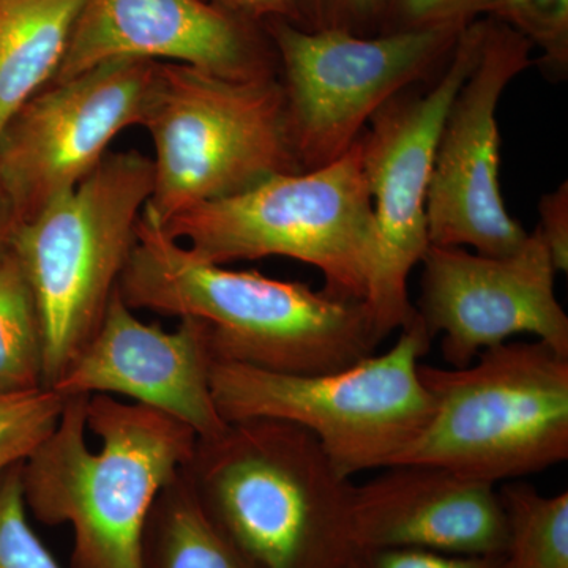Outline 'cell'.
Listing matches in <instances>:
<instances>
[{
	"label": "cell",
	"instance_id": "obj_2",
	"mask_svg": "<svg viewBox=\"0 0 568 568\" xmlns=\"http://www.w3.org/2000/svg\"><path fill=\"white\" fill-rule=\"evenodd\" d=\"M196 439L151 407L67 396L54 432L22 462L26 507L43 525L69 523L71 568H144L153 503L190 462Z\"/></svg>",
	"mask_w": 568,
	"mask_h": 568
},
{
	"label": "cell",
	"instance_id": "obj_16",
	"mask_svg": "<svg viewBox=\"0 0 568 568\" xmlns=\"http://www.w3.org/2000/svg\"><path fill=\"white\" fill-rule=\"evenodd\" d=\"M355 485V547L418 548L462 556H504L506 515L499 485L432 463H396Z\"/></svg>",
	"mask_w": 568,
	"mask_h": 568
},
{
	"label": "cell",
	"instance_id": "obj_23",
	"mask_svg": "<svg viewBox=\"0 0 568 568\" xmlns=\"http://www.w3.org/2000/svg\"><path fill=\"white\" fill-rule=\"evenodd\" d=\"M21 466L0 473V568H62L29 525Z\"/></svg>",
	"mask_w": 568,
	"mask_h": 568
},
{
	"label": "cell",
	"instance_id": "obj_26",
	"mask_svg": "<svg viewBox=\"0 0 568 568\" xmlns=\"http://www.w3.org/2000/svg\"><path fill=\"white\" fill-rule=\"evenodd\" d=\"M345 568H503V556H462L418 548L355 547Z\"/></svg>",
	"mask_w": 568,
	"mask_h": 568
},
{
	"label": "cell",
	"instance_id": "obj_19",
	"mask_svg": "<svg viewBox=\"0 0 568 568\" xmlns=\"http://www.w3.org/2000/svg\"><path fill=\"white\" fill-rule=\"evenodd\" d=\"M506 515L503 568H568V491L545 496L532 485H499Z\"/></svg>",
	"mask_w": 568,
	"mask_h": 568
},
{
	"label": "cell",
	"instance_id": "obj_17",
	"mask_svg": "<svg viewBox=\"0 0 568 568\" xmlns=\"http://www.w3.org/2000/svg\"><path fill=\"white\" fill-rule=\"evenodd\" d=\"M85 0H0V134L54 80Z\"/></svg>",
	"mask_w": 568,
	"mask_h": 568
},
{
	"label": "cell",
	"instance_id": "obj_18",
	"mask_svg": "<svg viewBox=\"0 0 568 568\" xmlns=\"http://www.w3.org/2000/svg\"><path fill=\"white\" fill-rule=\"evenodd\" d=\"M144 568H252L213 526L183 467L159 493L142 537Z\"/></svg>",
	"mask_w": 568,
	"mask_h": 568
},
{
	"label": "cell",
	"instance_id": "obj_10",
	"mask_svg": "<svg viewBox=\"0 0 568 568\" xmlns=\"http://www.w3.org/2000/svg\"><path fill=\"white\" fill-rule=\"evenodd\" d=\"M485 28V18L465 26L432 88L396 95L361 136L377 233L365 305L381 342L417 315L407 278L429 246L426 200L437 140L448 108L476 67Z\"/></svg>",
	"mask_w": 568,
	"mask_h": 568
},
{
	"label": "cell",
	"instance_id": "obj_7",
	"mask_svg": "<svg viewBox=\"0 0 568 568\" xmlns=\"http://www.w3.org/2000/svg\"><path fill=\"white\" fill-rule=\"evenodd\" d=\"M418 375L435 410L396 463L500 485L568 458V357L547 343L506 342L465 368L420 364Z\"/></svg>",
	"mask_w": 568,
	"mask_h": 568
},
{
	"label": "cell",
	"instance_id": "obj_5",
	"mask_svg": "<svg viewBox=\"0 0 568 568\" xmlns=\"http://www.w3.org/2000/svg\"><path fill=\"white\" fill-rule=\"evenodd\" d=\"M432 342L416 315L386 353L339 372L284 375L213 361V402L227 424L274 418L301 426L353 478L395 465L432 420L435 405L418 375Z\"/></svg>",
	"mask_w": 568,
	"mask_h": 568
},
{
	"label": "cell",
	"instance_id": "obj_22",
	"mask_svg": "<svg viewBox=\"0 0 568 568\" xmlns=\"http://www.w3.org/2000/svg\"><path fill=\"white\" fill-rule=\"evenodd\" d=\"M65 396L51 390L0 395V473L24 462L54 432Z\"/></svg>",
	"mask_w": 568,
	"mask_h": 568
},
{
	"label": "cell",
	"instance_id": "obj_3",
	"mask_svg": "<svg viewBox=\"0 0 568 568\" xmlns=\"http://www.w3.org/2000/svg\"><path fill=\"white\" fill-rule=\"evenodd\" d=\"M201 507L252 568H345L355 549L353 478L315 436L274 418L197 437L183 466Z\"/></svg>",
	"mask_w": 568,
	"mask_h": 568
},
{
	"label": "cell",
	"instance_id": "obj_13",
	"mask_svg": "<svg viewBox=\"0 0 568 568\" xmlns=\"http://www.w3.org/2000/svg\"><path fill=\"white\" fill-rule=\"evenodd\" d=\"M416 312L450 368H465L481 351L529 334L568 357V317L555 293L558 274L540 231L510 256L429 245L422 257Z\"/></svg>",
	"mask_w": 568,
	"mask_h": 568
},
{
	"label": "cell",
	"instance_id": "obj_9",
	"mask_svg": "<svg viewBox=\"0 0 568 568\" xmlns=\"http://www.w3.org/2000/svg\"><path fill=\"white\" fill-rule=\"evenodd\" d=\"M282 78L287 122L302 170L349 151L384 104L435 77L463 28L355 36L265 22Z\"/></svg>",
	"mask_w": 568,
	"mask_h": 568
},
{
	"label": "cell",
	"instance_id": "obj_12",
	"mask_svg": "<svg viewBox=\"0 0 568 568\" xmlns=\"http://www.w3.org/2000/svg\"><path fill=\"white\" fill-rule=\"evenodd\" d=\"M156 63H103L47 85L11 118L0 134V178L20 223L84 181L123 130L142 126Z\"/></svg>",
	"mask_w": 568,
	"mask_h": 568
},
{
	"label": "cell",
	"instance_id": "obj_21",
	"mask_svg": "<svg viewBox=\"0 0 568 568\" xmlns=\"http://www.w3.org/2000/svg\"><path fill=\"white\" fill-rule=\"evenodd\" d=\"M485 17L503 22L541 51V70L551 80L568 73V0H495Z\"/></svg>",
	"mask_w": 568,
	"mask_h": 568
},
{
	"label": "cell",
	"instance_id": "obj_24",
	"mask_svg": "<svg viewBox=\"0 0 568 568\" xmlns=\"http://www.w3.org/2000/svg\"><path fill=\"white\" fill-rule=\"evenodd\" d=\"M495 0H384L379 33L465 28L485 17Z\"/></svg>",
	"mask_w": 568,
	"mask_h": 568
},
{
	"label": "cell",
	"instance_id": "obj_20",
	"mask_svg": "<svg viewBox=\"0 0 568 568\" xmlns=\"http://www.w3.org/2000/svg\"><path fill=\"white\" fill-rule=\"evenodd\" d=\"M43 365L39 308L10 248L0 257V395L44 388Z\"/></svg>",
	"mask_w": 568,
	"mask_h": 568
},
{
	"label": "cell",
	"instance_id": "obj_27",
	"mask_svg": "<svg viewBox=\"0 0 568 568\" xmlns=\"http://www.w3.org/2000/svg\"><path fill=\"white\" fill-rule=\"evenodd\" d=\"M540 222L537 230L547 245L556 272H568V183L544 194L538 203Z\"/></svg>",
	"mask_w": 568,
	"mask_h": 568
},
{
	"label": "cell",
	"instance_id": "obj_11",
	"mask_svg": "<svg viewBox=\"0 0 568 568\" xmlns=\"http://www.w3.org/2000/svg\"><path fill=\"white\" fill-rule=\"evenodd\" d=\"M485 20L480 55L437 140L426 219L429 245L470 246L504 257L517 253L529 233L504 204L496 114L507 85L532 65V44L503 22Z\"/></svg>",
	"mask_w": 568,
	"mask_h": 568
},
{
	"label": "cell",
	"instance_id": "obj_15",
	"mask_svg": "<svg viewBox=\"0 0 568 568\" xmlns=\"http://www.w3.org/2000/svg\"><path fill=\"white\" fill-rule=\"evenodd\" d=\"M207 331L182 317L175 331L145 324L133 315L119 290L99 331L51 390L62 396L122 395L193 429L197 437L227 426L213 402Z\"/></svg>",
	"mask_w": 568,
	"mask_h": 568
},
{
	"label": "cell",
	"instance_id": "obj_28",
	"mask_svg": "<svg viewBox=\"0 0 568 568\" xmlns=\"http://www.w3.org/2000/svg\"><path fill=\"white\" fill-rule=\"evenodd\" d=\"M220 9L237 14L257 24L286 21L302 28L301 2L298 0H207Z\"/></svg>",
	"mask_w": 568,
	"mask_h": 568
},
{
	"label": "cell",
	"instance_id": "obj_4",
	"mask_svg": "<svg viewBox=\"0 0 568 568\" xmlns=\"http://www.w3.org/2000/svg\"><path fill=\"white\" fill-rule=\"evenodd\" d=\"M163 230L212 264L268 256L301 261L324 276V293L365 302L377 233L361 138L335 162L194 205Z\"/></svg>",
	"mask_w": 568,
	"mask_h": 568
},
{
	"label": "cell",
	"instance_id": "obj_29",
	"mask_svg": "<svg viewBox=\"0 0 568 568\" xmlns=\"http://www.w3.org/2000/svg\"><path fill=\"white\" fill-rule=\"evenodd\" d=\"M20 226V216L14 207L13 197L0 178V257L10 252L11 241Z\"/></svg>",
	"mask_w": 568,
	"mask_h": 568
},
{
	"label": "cell",
	"instance_id": "obj_6",
	"mask_svg": "<svg viewBox=\"0 0 568 568\" xmlns=\"http://www.w3.org/2000/svg\"><path fill=\"white\" fill-rule=\"evenodd\" d=\"M142 126L155 151L145 207L162 226L194 205L304 171L278 77L230 80L159 62Z\"/></svg>",
	"mask_w": 568,
	"mask_h": 568
},
{
	"label": "cell",
	"instance_id": "obj_8",
	"mask_svg": "<svg viewBox=\"0 0 568 568\" xmlns=\"http://www.w3.org/2000/svg\"><path fill=\"white\" fill-rule=\"evenodd\" d=\"M153 189L152 160L108 153L70 192L20 223L11 252L31 284L52 388L102 324Z\"/></svg>",
	"mask_w": 568,
	"mask_h": 568
},
{
	"label": "cell",
	"instance_id": "obj_1",
	"mask_svg": "<svg viewBox=\"0 0 568 568\" xmlns=\"http://www.w3.org/2000/svg\"><path fill=\"white\" fill-rule=\"evenodd\" d=\"M118 290L132 310L200 320L215 361L265 372H339L376 354L381 343L365 302L200 260L148 207Z\"/></svg>",
	"mask_w": 568,
	"mask_h": 568
},
{
	"label": "cell",
	"instance_id": "obj_14",
	"mask_svg": "<svg viewBox=\"0 0 568 568\" xmlns=\"http://www.w3.org/2000/svg\"><path fill=\"white\" fill-rule=\"evenodd\" d=\"M261 28L207 0H85L51 84L126 59L230 80L276 77L275 50Z\"/></svg>",
	"mask_w": 568,
	"mask_h": 568
},
{
	"label": "cell",
	"instance_id": "obj_25",
	"mask_svg": "<svg viewBox=\"0 0 568 568\" xmlns=\"http://www.w3.org/2000/svg\"><path fill=\"white\" fill-rule=\"evenodd\" d=\"M305 31H345L376 36L384 0H298Z\"/></svg>",
	"mask_w": 568,
	"mask_h": 568
}]
</instances>
